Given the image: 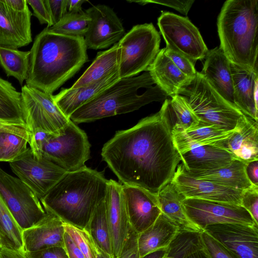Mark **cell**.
I'll return each instance as SVG.
<instances>
[{"label":"cell","instance_id":"6da1fadb","mask_svg":"<svg viewBox=\"0 0 258 258\" xmlns=\"http://www.w3.org/2000/svg\"><path fill=\"white\" fill-rule=\"evenodd\" d=\"M172 127L166 99L157 113L117 131L103 145L102 159L121 184L157 195L171 181L180 161Z\"/></svg>","mask_w":258,"mask_h":258},{"label":"cell","instance_id":"7a4b0ae2","mask_svg":"<svg viewBox=\"0 0 258 258\" xmlns=\"http://www.w3.org/2000/svg\"><path fill=\"white\" fill-rule=\"evenodd\" d=\"M87 49L84 37L53 33L46 27L30 50L26 85L52 94L89 60Z\"/></svg>","mask_w":258,"mask_h":258},{"label":"cell","instance_id":"3957f363","mask_svg":"<svg viewBox=\"0 0 258 258\" xmlns=\"http://www.w3.org/2000/svg\"><path fill=\"white\" fill-rule=\"evenodd\" d=\"M108 180L86 166L67 172L40 201L46 212L84 229L99 203L105 199Z\"/></svg>","mask_w":258,"mask_h":258},{"label":"cell","instance_id":"277c9868","mask_svg":"<svg viewBox=\"0 0 258 258\" xmlns=\"http://www.w3.org/2000/svg\"><path fill=\"white\" fill-rule=\"evenodd\" d=\"M219 47L230 62L258 73V0H228L218 18Z\"/></svg>","mask_w":258,"mask_h":258},{"label":"cell","instance_id":"5b68a950","mask_svg":"<svg viewBox=\"0 0 258 258\" xmlns=\"http://www.w3.org/2000/svg\"><path fill=\"white\" fill-rule=\"evenodd\" d=\"M155 84L149 72L120 79L70 116L75 123L89 122L103 118L138 110L167 96Z\"/></svg>","mask_w":258,"mask_h":258},{"label":"cell","instance_id":"8992f818","mask_svg":"<svg viewBox=\"0 0 258 258\" xmlns=\"http://www.w3.org/2000/svg\"><path fill=\"white\" fill-rule=\"evenodd\" d=\"M179 94L186 99L200 122L203 124L232 131L246 116L222 97L198 72Z\"/></svg>","mask_w":258,"mask_h":258},{"label":"cell","instance_id":"52a82bcc","mask_svg":"<svg viewBox=\"0 0 258 258\" xmlns=\"http://www.w3.org/2000/svg\"><path fill=\"white\" fill-rule=\"evenodd\" d=\"M118 42L120 46V79L148 71L160 50V34L152 23L133 26Z\"/></svg>","mask_w":258,"mask_h":258},{"label":"cell","instance_id":"ba28073f","mask_svg":"<svg viewBox=\"0 0 258 258\" xmlns=\"http://www.w3.org/2000/svg\"><path fill=\"white\" fill-rule=\"evenodd\" d=\"M91 144L86 133L70 119L58 135L44 145L42 156L67 172L80 169L90 158Z\"/></svg>","mask_w":258,"mask_h":258},{"label":"cell","instance_id":"9c48e42d","mask_svg":"<svg viewBox=\"0 0 258 258\" xmlns=\"http://www.w3.org/2000/svg\"><path fill=\"white\" fill-rule=\"evenodd\" d=\"M53 96L26 85L22 87L21 112L30 133L40 128L58 135L70 121L56 105Z\"/></svg>","mask_w":258,"mask_h":258},{"label":"cell","instance_id":"30bf717a","mask_svg":"<svg viewBox=\"0 0 258 258\" xmlns=\"http://www.w3.org/2000/svg\"><path fill=\"white\" fill-rule=\"evenodd\" d=\"M157 24L166 48L185 56L194 64L205 58L209 49L198 29L187 18L162 12Z\"/></svg>","mask_w":258,"mask_h":258},{"label":"cell","instance_id":"8fae6325","mask_svg":"<svg viewBox=\"0 0 258 258\" xmlns=\"http://www.w3.org/2000/svg\"><path fill=\"white\" fill-rule=\"evenodd\" d=\"M0 195L22 230L33 226L46 214L33 191L20 178L1 167Z\"/></svg>","mask_w":258,"mask_h":258},{"label":"cell","instance_id":"7c38bea8","mask_svg":"<svg viewBox=\"0 0 258 258\" xmlns=\"http://www.w3.org/2000/svg\"><path fill=\"white\" fill-rule=\"evenodd\" d=\"M13 173L40 200L57 183L67 171L46 159L34 157L30 148L10 162Z\"/></svg>","mask_w":258,"mask_h":258},{"label":"cell","instance_id":"4fadbf2b","mask_svg":"<svg viewBox=\"0 0 258 258\" xmlns=\"http://www.w3.org/2000/svg\"><path fill=\"white\" fill-rule=\"evenodd\" d=\"M182 207L188 219L202 231L207 226L216 224L258 225L241 205L186 198Z\"/></svg>","mask_w":258,"mask_h":258},{"label":"cell","instance_id":"5bb4252c","mask_svg":"<svg viewBox=\"0 0 258 258\" xmlns=\"http://www.w3.org/2000/svg\"><path fill=\"white\" fill-rule=\"evenodd\" d=\"M90 18L84 36L87 48L103 49L119 41L126 32L113 9L104 5L93 6L85 11Z\"/></svg>","mask_w":258,"mask_h":258},{"label":"cell","instance_id":"9a60e30c","mask_svg":"<svg viewBox=\"0 0 258 258\" xmlns=\"http://www.w3.org/2000/svg\"><path fill=\"white\" fill-rule=\"evenodd\" d=\"M171 182L185 199L241 205L243 190L195 178L185 172L182 164L178 165Z\"/></svg>","mask_w":258,"mask_h":258},{"label":"cell","instance_id":"2e32d148","mask_svg":"<svg viewBox=\"0 0 258 258\" xmlns=\"http://www.w3.org/2000/svg\"><path fill=\"white\" fill-rule=\"evenodd\" d=\"M203 230L239 258H258V225L216 224Z\"/></svg>","mask_w":258,"mask_h":258},{"label":"cell","instance_id":"e0dca14e","mask_svg":"<svg viewBox=\"0 0 258 258\" xmlns=\"http://www.w3.org/2000/svg\"><path fill=\"white\" fill-rule=\"evenodd\" d=\"M105 203L113 258H119L130 228L121 183L108 180Z\"/></svg>","mask_w":258,"mask_h":258},{"label":"cell","instance_id":"ac0fdd59","mask_svg":"<svg viewBox=\"0 0 258 258\" xmlns=\"http://www.w3.org/2000/svg\"><path fill=\"white\" fill-rule=\"evenodd\" d=\"M122 187L130 225L139 234L162 213L157 195L137 186L122 184Z\"/></svg>","mask_w":258,"mask_h":258},{"label":"cell","instance_id":"d6986e66","mask_svg":"<svg viewBox=\"0 0 258 258\" xmlns=\"http://www.w3.org/2000/svg\"><path fill=\"white\" fill-rule=\"evenodd\" d=\"M63 222L54 215L46 212L33 226L22 230L25 252L37 251L52 247H64Z\"/></svg>","mask_w":258,"mask_h":258},{"label":"cell","instance_id":"ffe728a7","mask_svg":"<svg viewBox=\"0 0 258 258\" xmlns=\"http://www.w3.org/2000/svg\"><path fill=\"white\" fill-rule=\"evenodd\" d=\"M239 125L234 130L226 131L199 122L197 126L187 130L172 127L171 133L174 146L180 154L198 146H210L225 149L226 142Z\"/></svg>","mask_w":258,"mask_h":258},{"label":"cell","instance_id":"44dd1931","mask_svg":"<svg viewBox=\"0 0 258 258\" xmlns=\"http://www.w3.org/2000/svg\"><path fill=\"white\" fill-rule=\"evenodd\" d=\"M205 58L203 70L200 73L222 97L237 107L230 61L219 46L209 50Z\"/></svg>","mask_w":258,"mask_h":258},{"label":"cell","instance_id":"7402d4cb","mask_svg":"<svg viewBox=\"0 0 258 258\" xmlns=\"http://www.w3.org/2000/svg\"><path fill=\"white\" fill-rule=\"evenodd\" d=\"M235 105L246 116L257 122L258 73L246 71L231 62Z\"/></svg>","mask_w":258,"mask_h":258},{"label":"cell","instance_id":"603a6c76","mask_svg":"<svg viewBox=\"0 0 258 258\" xmlns=\"http://www.w3.org/2000/svg\"><path fill=\"white\" fill-rule=\"evenodd\" d=\"M155 84L171 97L179 94L192 79L184 74L165 54L164 48L160 49L148 69Z\"/></svg>","mask_w":258,"mask_h":258},{"label":"cell","instance_id":"cb8c5ba5","mask_svg":"<svg viewBox=\"0 0 258 258\" xmlns=\"http://www.w3.org/2000/svg\"><path fill=\"white\" fill-rule=\"evenodd\" d=\"M120 79L118 72L86 87L62 89L53 96L56 105L70 118L71 115Z\"/></svg>","mask_w":258,"mask_h":258},{"label":"cell","instance_id":"d4e9b609","mask_svg":"<svg viewBox=\"0 0 258 258\" xmlns=\"http://www.w3.org/2000/svg\"><path fill=\"white\" fill-rule=\"evenodd\" d=\"M180 232L179 227L161 213L153 224L138 234L140 258L158 250L166 249Z\"/></svg>","mask_w":258,"mask_h":258},{"label":"cell","instance_id":"484cf974","mask_svg":"<svg viewBox=\"0 0 258 258\" xmlns=\"http://www.w3.org/2000/svg\"><path fill=\"white\" fill-rule=\"evenodd\" d=\"M179 155L187 171L217 169L227 166L237 159L227 150L210 146L196 147Z\"/></svg>","mask_w":258,"mask_h":258},{"label":"cell","instance_id":"4316f807","mask_svg":"<svg viewBox=\"0 0 258 258\" xmlns=\"http://www.w3.org/2000/svg\"><path fill=\"white\" fill-rule=\"evenodd\" d=\"M257 123L246 116L226 142L225 149L246 163L258 160Z\"/></svg>","mask_w":258,"mask_h":258},{"label":"cell","instance_id":"83f0119b","mask_svg":"<svg viewBox=\"0 0 258 258\" xmlns=\"http://www.w3.org/2000/svg\"><path fill=\"white\" fill-rule=\"evenodd\" d=\"M246 163L235 159L230 165L217 169L189 171L184 170L187 174L195 178L209 181L232 189L244 190L256 186L251 183L247 177Z\"/></svg>","mask_w":258,"mask_h":258},{"label":"cell","instance_id":"f1b7e54d","mask_svg":"<svg viewBox=\"0 0 258 258\" xmlns=\"http://www.w3.org/2000/svg\"><path fill=\"white\" fill-rule=\"evenodd\" d=\"M162 213L179 228L180 231L201 232L187 217L182 207L185 197L171 181L157 194Z\"/></svg>","mask_w":258,"mask_h":258},{"label":"cell","instance_id":"f546056e","mask_svg":"<svg viewBox=\"0 0 258 258\" xmlns=\"http://www.w3.org/2000/svg\"><path fill=\"white\" fill-rule=\"evenodd\" d=\"M120 56L119 42L106 50L98 52L91 64L71 88L86 87L118 72Z\"/></svg>","mask_w":258,"mask_h":258},{"label":"cell","instance_id":"4dcf8cb0","mask_svg":"<svg viewBox=\"0 0 258 258\" xmlns=\"http://www.w3.org/2000/svg\"><path fill=\"white\" fill-rule=\"evenodd\" d=\"M30 58V51L0 46V66L8 77L15 78L21 85L27 79Z\"/></svg>","mask_w":258,"mask_h":258},{"label":"cell","instance_id":"1f68e13d","mask_svg":"<svg viewBox=\"0 0 258 258\" xmlns=\"http://www.w3.org/2000/svg\"><path fill=\"white\" fill-rule=\"evenodd\" d=\"M84 229L91 236L95 243L113 258L107 215L105 199L96 206L89 221Z\"/></svg>","mask_w":258,"mask_h":258},{"label":"cell","instance_id":"d6a6232c","mask_svg":"<svg viewBox=\"0 0 258 258\" xmlns=\"http://www.w3.org/2000/svg\"><path fill=\"white\" fill-rule=\"evenodd\" d=\"M21 92L0 77V121L25 124L20 106Z\"/></svg>","mask_w":258,"mask_h":258},{"label":"cell","instance_id":"836d02e7","mask_svg":"<svg viewBox=\"0 0 258 258\" xmlns=\"http://www.w3.org/2000/svg\"><path fill=\"white\" fill-rule=\"evenodd\" d=\"M168 99V107L172 127L187 130L197 126L200 122L186 99L178 94Z\"/></svg>","mask_w":258,"mask_h":258},{"label":"cell","instance_id":"e575fe53","mask_svg":"<svg viewBox=\"0 0 258 258\" xmlns=\"http://www.w3.org/2000/svg\"><path fill=\"white\" fill-rule=\"evenodd\" d=\"M90 18L85 12L67 13L57 24L47 29L52 32L68 36L84 37L88 27Z\"/></svg>","mask_w":258,"mask_h":258},{"label":"cell","instance_id":"d590c367","mask_svg":"<svg viewBox=\"0 0 258 258\" xmlns=\"http://www.w3.org/2000/svg\"><path fill=\"white\" fill-rule=\"evenodd\" d=\"M26 45L4 1L0 0V46L18 49Z\"/></svg>","mask_w":258,"mask_h":258},{"label":"cell","instance_id":"8d00e7d4","mask_svg":"<svg viewBox=\"0 0 258 258\" xmlns=\"http://www.w3.org/2000/svg\"><path fill=\"white\" fill-rule=\"evenodd\" d=\"M29 140L21 136L7 133H0V161H14L28 148Z\"/></svg>","mask_w":258,"mask_h":258},{"label":"cell","instance_id":"74e56055","mask_svg":"<svg viewBox=\"0 0 258 258\" xmlns=\"http://www.w3.org/2000/svg\"><path fill=\"white\" fill-rule=\"evenodd\" d=\"M65 231L71 237L75 244L86 258H95L94 242L85 229H82L63 223Z\"/></svg>","mask_w":258,"mask_h":258},{"label":"cell","instance_id":"f35d334b","mask_svg":"<svg viewBox=\"0 0 258 258\" xmlns=\"http://www.w3.org/2000/svg\"><path fill=\"white\" fill-rule=\"evenodd\" d=\"M201 237L204 248L210 258H239L205 231L201 232Z\"/></svg>","mask_w":258,"mask_h":258},{"label":"cell","instance_id":"ab89813d","mask_svg":"<svg viewBox=\"0 0 258 258\" xmlns=\"http://www.w3.org/2000/svg\"><path fill=\"white\" fill-rule=\"evenodd\" d=\"M241 205L249 212L258 225V186L243 190Z\"/></svg>","mask_w":258,"mask_h":258},{"label":"cell","instance_id":"60d3db41","mask_svg":"<svg viewBox=\"0 0 258 258\" xmlns=\"http://www.w3.org/2000/svg\"><path fill=\"white\" fill-rule=\"evenodd\" d=\"M165 54L173 61L176 66L187 77L193 78L197 72L195 65L185 56L170 49L164 48Z\"/></svg>","mask_w":258,"mask_h":258},{"label":"cell","instance_id":"b9f144b4","mask_svg":"<svg viewBox=\"0 0 258 258\" xmlns=\"http://www.w3.org/2000/svg\"><path fill=\"white\" fill-rule=\"evenodd\" d=\"M52 134L40 128H37L30 133L28 144L34 157H42L43 148Z\"/></svg>","mask_w":258,"mask_h":258},{"label":"cell","instance_id":"7bdbcfd3","mask_svg":"<svg viewBox=\"0 0 258 258\" xmlns=\"http://www.w3.org/2000/svg\"><path fill=\"white\" fill-rule=\"evenodd\" d=\"M137 233L130 226L128 234L119 258H140Z\"/></svg>","mask_w":258,"mask_h":258},{"label":"cell","instance_id":"ee69618b","mask_svg":"<svg viewBox=\"0 0 258 258\" xmlns=\"http://www.w3.org/2000/svg\"><path fill=\"white\" fill-rule=\"evenodd\" d=\"M129 2H136L140 5H144L148 3H154L166 6L174 9L183 15H187L191 6L194 3L193 0L179 1V0H156V1H131Z\"/></svg>","mask_w":258,"mask_h":258},{"label":"cell","instance_id":"f6af8a7d","mask_svg":"<svg viewBox=\"0 0 258 258\" xmlns=\"http://www.w3.org/2000/svg\"><path fill=\"white\" fill-rule=\"evenodd\" d=\"M33 11V15L41 24H47V27L53 26L52 22L44 0H26Z\"/></svg>","mask_w":258,"mask_h":258},{"label":"cell","instance_id":"bcb514c9","mask_svg":"<svg viewBox=\"0 0 258 258\" xmlns=\"http://www.w3.org/2000/svg\"><path fill=\"white\" fill-rule=\"evenodd\" d=\"M44 3L48 9L53 25L58 23L67 13V0H44Z\"/></svg>","mask_w":258,"mask_h":258},{"label":"cell","instance_id":"7dc6e473","mask_svg":"<svg viewBox=\"0 0 258 258\" xmlns=\"http://www.w3.org/2000/svg\"><path fill=\"white\" fill-rule=\"evenodd\" d=\"M25 253L27 258H69L65 248L62 247H52Z\"/></svg>","mask_w":258,"mask_h":258},{"label":"cell","instance_id":"c3c4849f","mask_svg":"<svg viewBox=\"0 0 258 258\" xmlns=\"http://www.w3.org/2000/svg\"><path fill=\"white\" fill-rule=\"evenodd\" d=\"M7 133L24 137L29 141L30 132L26 124L0 121V133Z\"/></svg>","mask_w":258,"mask_h":258},{"label":"cell","instance_id":"681fc988","mask_svg":"<svg viewBox=\"0 0 258 258\" xmlns=\"http://www.w3.org/2000/svg\"><path fill=\"white\" fill-rule=\"evenodd\" d=\"M69 258H86L75 244L71 237L65 231L64 247Z\"/></svg>","mask_w":258,"mask_h":258},{"label":"cell","instance_id":"f907efd6","mask_svg":"<svg viewBox=\"0 0 258 258\" xmlns=\"http://www.w3.org/2000/svg\"><path fill=\"white\" fill-rule=\"evenodd\" d=\"M247 177L251 183L258 186V160L249 162L246 165Z\"/></svg>","mask_w":258,"mask_h":258},{"label":"cell","instance_id":"816d5d0a","mask_svg":"<svg viewBox=\"0 0 258 258\" xmlns=\"http://www.w3.org/2000/svg\"><path fill=\"white\" fill-rule=\"evenodd\" d=\"M0 258H27V257L24 251L2 246L0 250Z\"/></svg>","mask_w":258,"mask_h":258},{"label":"cell","instance_id":"f5cc1de1","mask_svg":"<svg viewBox=\"0 0 258 258\" xmlns=\"http://www.w3.org/2000/svg\"><path fill=\"white\" fill-rule=\"evenodd\" d=\"M9 9L17 11H23L28 8L26 0H4Z\"/></svg>","mask_w":258,"mask_h":258},{"label":"cell","instance_id":"db71d44e","mask_svg":"<svg viewBox=\"0 0 258 258\" xmlns=\"http://www.w3.org/2000/svg\"><path fill=\"white\" fill-rule=\"evenodd\" d=\"M88 2L86 0H67V13H82L83 11L82 5L84 3Z\"/></svg>","mask_w":258,"mask_h":258},{"label":"cell","instance_id":"11a10c76","mask_svg":"<svg viewBox=\"0 0 258 258\" xmlns=\"http://www.w3.org/2000/svg\"><path fill=\"white\" fill-rule=\"evenodd\" d=\"M183 258H210L204 248L194 251Z\"/></svg>","mask_w":258,"mask_h":258},{"label":"cell","instance_id":"9f6ffc18","mask_svg":"<svg viewBox=\"0 0 258 258\" xmlns=\"http://www.w3.org/2000/svg\"><path fill=\"white\" fill-rule=\"evenodd\" d=\"M166 249H160L150 253L142 258H161L164 254Z\"/></svg>","mask_w":258,"mask_h":258},{"label":"cell","instance_id":"6f0895ef","mask_svg":"<svg viewBox=\"0 0 258 258\" xmlns=\"http://www.w3.org/2000/svg\"><path fill=\"white\" fill-rule=\"evenodd\" d=\"M95 258H111L102 250H101L93 241Z\"/></svg>","mask_w":258,"mask_h":258},{"label":"cell","instance_id":"680465c9","mask_svg":"<svg viewBox=\"0 0 258 258\" xmlns=\"http://www.w3.org/2000/svg\"><path fill=\"white\" fill-rule=\"evenodd\" d=\"M167 258H177V257L174 254L168 252Z\"/></svg>","mask_w":258,"mask_h":258},{"label":"cell","instance_id":"91938a15","mask_svg":"<svg viewBox=\"0 0 258 258\" xmlns=\"http://www.w3.org/2000/svg\"><path fill=\"white\" fill-rule=\"evenodd\" d=\"M167 255H168V251H167V248L164 254L161 258H167Z\"/></svg>","mask_w":258,"mask_h":258},{"label":"cell","instance_id":"94428289","mask_svg":"<svg viewBox=\"0 0 258 258\" xmlns=\"http://www.w3.org/2000/svg\"><path fill=\"white\" fill-rule=\"evenodd\" d=\"M2 246H3V245H2V241H1V238H0V250H1V247Z\"/></svg>","mask_w":258,"mask_h":258}]
</instances>
